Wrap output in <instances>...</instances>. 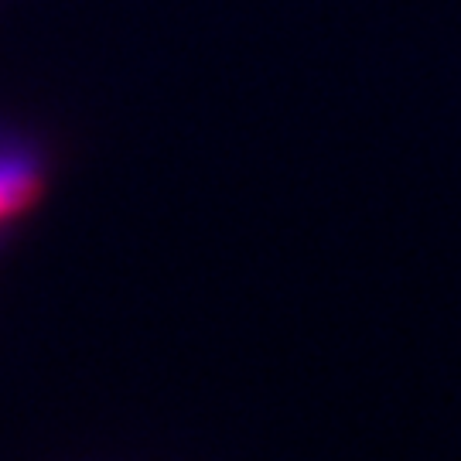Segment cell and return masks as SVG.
Here are the masks:
<instances>
[{"label":"cell","mask_w":461,"mask_h":461,"mask_svg":"<svg viewBox=\"0 0 461 461\" xmlns=\"http://www.w3.org/2000/svg\"><path fill=\"white\" fill-rule=\"evenodd\" d=\"M41 167L28 148L0 140V226L21 215L38 195Z\"/></svg>","instance_id":"1"}]
</instances>
